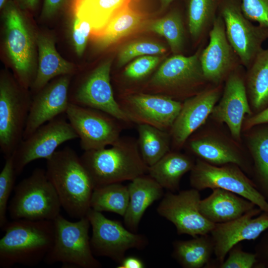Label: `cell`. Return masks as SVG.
I'll use <instances>...</instances> for the list:
<instances>
[{
  "instance_id": "1",
  "label": "cell",
  "mask_w": 268,
  "mask_h": 268,
  "mask_svg": "<svg viewBox=\"0 0 268 268\" xmlns=\"http://www.w3.org/2000/svg\"><path fill=\"white\" fill-rule=\"evenodd\" d=\"M46 172L59 197L62 207L71 217L86 216L94 189L80 157L69 147L56 151L46 159Z\"/></svg>"
},
{
  "instance_id": "2",
  "label": "cell",
  "mask_w": 268,
  "mask_h": 268,
  "mask_svg": "<svg viewBox=\"0 0 268 268\" xmlns=\"http://www.w3.org/2000/svg\"><path fill=\"white\" fill-rule=\"evenodd\" d=\"M0 239V267L16 264L34 266L44 260L55 238L53 220H13L2 229Z\"/></svg>"
},
{
  "instance_id": "3",
  "label": "cell",
  "mask_w": 268,
  "mask_h": 268,
  "mask_svg": "<svg viewBox=\"0 0 268 268\" xmlns=\"http://www.w3.org/2000/svg\"><path fill=\"white\" fill-rule=\"evenodd\" d=\"M110 147L84 151L81 161L94 188L108 184L132 181L148 173L137 140L120 136Z\"/></svg>"
},
{
  "instance_id": "4",
  "label": "cell",
  "mask_w": 268,
  "mask_h": 268,
  "mask_svg": "<svg viewBox=\"0 0 268 268\" xmlns=\"http://www.w3.org/2000/svg\"><path fill=\"white\" fill-rule=\"evenodd\" d=\"M14 191L8 206L11 219L54 220L60 214L61 203L46 170L34 169Z\"/></svg>"
},
{
  "instance_id": "5",
  "label": "cell",
  "mask_w": 268,
  "mask_h": 268,
  "mask_svg": "<svg viewBox=\"0 0 268 268\" xmlns=\"http://www.w3.org/2000/svg\"><path fill=\"white\" fill-rule=\"evenodd\" d=\"M3 10L4 45L17 81L31 87L35 78V41L22 10L9 0Z\"/></svg>"
},
{
  "instance_id": "6",
  "label": "cell",
  "mask_w": 268,
  "mask_h": 268,
  "mask_svg": "<svg viewBox=\"0 0 268 268\" xmlns=\"http://www.w3.org/2000/svg\"><path fill=\"white\" fill-rule=\"evenodd\" d=\"M53 221L55 238L44 259L46 264L61 263L63 266L81 268L101 267L91 249L89 235L91 225L86 216L72 222L59 214Z\"/></svg>"
},
{
  "instance_id": "7",
  "label": "cell",
  "mask_w": 268,
  "mask_h": 268,
  "mask_svg": "<svg viewBox=\"0 0 268 268\" xmlns=\"http://www.w3.org/2000/svg\"><path fill=\"white\" fill-rule=\"evenodd\" d=\"M27 89L6 72L0 78V148L5 158L23 139L32 99Z\"/></svg>"
},
{
  "instance_id": "8",
  "label": "cell",
  "mask_w": 268,
  "mask_h": 268,
  "mask_svg": "<svg viewBox=\"0 0 268 268\" xmlns=\"http://www.w3.org/2000/svg\"><path fill=\"white\" fill-rule=\"evenodd\" d=\"M190 183L192 188L199 191L219 188L231 192L252 201L263 211L268 212V202L252 179L235 164L217 166L198 159L191 171Z\"/></svg>"
},
{
  "instance_id": "9",
  "label": "cell",
  "mask_w": 268,
  "mask_h": 268,
  "mask_svg": "<svg viewBox=\"0 0 268 268\" xmlns=\"http://www.w3.org/2000/svg\"><path fill=\"white\" fill-rule=\"evenodd\" d=\"M218 11L229 42L241 64L249 67L268 39V28L254 25L245 16L240 0H221Z\"/></svg>"
},
{
  "instance_id": "10",
  "label": "cell",
  "mask_w": 268,
  "mask_h": 268,
  "mask_svg": "<svg viewBox=\"0 0 268 268\" xmlns=\"http://www.w3.org/2000/svg\"><path fill=\"white\" fill-rule=\"evenodd\" d=\"M91 228L90 245L94 255L108 257L120 264L131 249H143L146 237L133 232L120 221L110 219L91 208L86 214Z\"/></svg>"
},
{
  "instance_id": "11",
  "label": "cell",
  "mask_w": 268,
  "mask_h": 268,
  "mask_svg": "<svg viewBox=\"0 0 268 268\" xmlns=\"http://www.w3.org/2000/svg\"><path fill=\"white\" fill-rule=\"evenodd\" d=\"M66 114L84 151L112 145L121 136L124 123L106 112L70 103Z\"/></svg>"
},
{
  "instance_id": "12",
  "label": "cell",
  "mask_w": 268,
  "mask_h": 268,
  "mask_svg": "<svg viewBox=\"0 0 268 268\" xmlns=\"http://www.w3.org/2000/svg\"><path fill=\"white\" fill-rule=\"evenodd\" d=\"M117 100L131 123L169 132L183 104L165 95L144 92L127 93Z\"/></svg>"
},
{
  "instance_id": "13",
  "label": "cell",
  "mask_w": 268,
  "mask_h": 268,
  "mask_svg": "<svg viewBox=\"0 0 268 268\" xmlns=\"http://www.w3.org/2000/svg\"><path fill=\"white\" fill-rule=\"evenodd\" d=\"M111 60L101 64L69 91L71 104L96 109L125 124L132 123L114 96L111 84Z\"/></svg>"
},
{
  "instance_id": "14",
  "label": "cell",
  "mask_w": 268,
  "mask_h": 268,
  "mask_svg": "<svg viewBox=\"0 0 268 268\" xmlns=\"http://www.w3.org/2000/svg\"><path fill=\"white\" fill-rule=\"evenodd\" d=\"M77 138L78 135L68 121L63 117L58 116L44 124L23 139L13 154L16 176L32 161L47 159L61 144Z\"/></svg>"
},
{
  "instance_id": "15",
  "label": "cell",
  "mask_w": 268,
  "mask_h": 268,
  "mask_svg": "<svg viewBox=\"0 0 268 268\" xmlns=\"http://www.w3.org/2000/svg\"><path fill=\"white\" fill-rule=\"evenodd\" d=\"M200 191L192 188L178 194L168 191L163 197L156 210L162 217L172 222L178 235L195 237L209 234L215 224L201 213Z\"/></svg>"
},
{
  "instance_id": "16",
  "label": "cell",
  "mask_w": 268,
  "mask_h": 268,
  "mask_svg": "<svg viewBox=\"0 0 268 268\" xmlns=\"http://www.w3.org/2000/svg\"><path fill=\"white\" fill-rule=\"evenodd\" d=\"M268 229V212L258 206L234 220L216 223L210 232L215 259L205 268H217L230 250L245 240H254Z\"/></svg>"
},
{
  "instance_id": "17",
  "label": "cell",
  "mask_w": 268,
  "mask_h": 268,
  "mask_svg": "<svg viewBox=\"0 0 268 268\" xmlns=\"http://www.w3.org/2000/svg\"><path fill=\"white\" fill-rule=\"evenodd\" d=\"M199 51L190 56L175 54L166 59L147 83L152 93L174 99L176 94L189 89L204 79Z\"/></svg>"
},
{
  "instance_id": "18",
  "label": "cell",
  "mask_w": 268,
  "mask_h": 268,
  "mask_svg": "<svg viewBox=\"0 0 268 268\" xmlns=\"http://www.w3.org/2000/svg\"><path fill=\"white\" fill-rule=\"evenodd\" d=\"M71 78V75L56 77L35 93L32 99L23 139L29 136L44 124L66 114L70 104Z\"/></svg>"
},
{
  "instance_id": "19",
  "label": "cell",
  "mask_w": 268,
  "mask_h": 268,
  "mask_svg": "<svg viewBox=\"0 0 268 268\" xmlns=\"http://www.w3.org/2000/svg\"><path fill=\"white\" fill-rule=\"evenodd\" d=\"M209 36V43L201 53L200 60L204 79L217 83L232 72L240 61L228 40L223 20L219 14Z\"/></svg>"
},
{
  "instance_id": "20",
  "label": "cell",
  "mask_w": 268,
  "mask_h": 268,
  "mask_svg": "<svg viewBox=\"0 0 268 268\" xmlns=\"http://www.w3.org/2000/svg\"><path fill=\"white\" fill-rule=\"evenodd\" d=\"M220 97L219 88L201 91L183 103L182 108L169 131L171 140L181 147L189 136L205 122Z\"/></svg>"
},
{
  "instance_id": "21",
  "label": "cell",
  "mask_w": 268,
  "mask_h": 268,
  "mask_svg": "<svg viewBox=\"0 0 268 268\" xmlns=\"http://www.w3.org/2000/svg\"><path fill=\"white\" fill-rule=\"evenodd\" d=\"M248 97L242 77L232 71L228 75L221 100L211 113L217 121L227 125L231 135L237 140L240 138L245 115L252 114Z\"/></svg>"
},
{
  "instance_id": "22",
  "label": "cell",
  "mask_w": 268,
  "mask_h": 268,
  "mask_svg": "<svg viewBox=\"0 0 268 268\" xmlns=\"http://www.w3.org/2000/svg\"><path fill=\"white\" fill-rule=\"evenodd\" d=\"M201 200L199 209L209 221L216 224L238 218L257 206L249 200L231 192L219 189Z\"/></svg>"
},
{
  "instance_id": "23",
  "label": "cell",
  "mask_w": 268,
  "mask_h": 268,
  "mask_svg": "<svg viewBox=\"0 0 268 268\" xmlns=\"http://www.w3.org/2000/svg\"><path fill=\"white\" fill-rule=\"evenodd\" d=\"M36 43L38 62L36 76L31 87L34 93L54 78L71 75L75 70L73 64L64 59L58 52L53 38L45 34H39L36 36Z\"/></svg>"
},
{
  "instance_id": "24",
  "label": "cell",
  "mask_w": 268,
  "mask_h": 268,
  "mask_svg": "<svg viewBox=\"0 0 268 268\" xmlns=\"http://www.w3.org/2000/svg\"><path fill=\"white\" fill-rule=\"evenodd\" d=\"M128 187L130 199L124 222L127 229L136 233L147 208L163 197V188L146 174L131 181Z\"/></svg>"
},
{
  "instance_id": "25",
  "label": "cell",
  "mask_w": 268,
  "mask_h": 268,
  "mask_svg": "<svg viewBox=\"0 0 268 268\" xmlns=\"http://www.w3.org/2000/svg\"><path fill=\"white\" fill-rule=\"evenodd\" d=\"M132 0H72L71 9L73 17L88 22L91 36H99L112 19L130 5Z\"/></svg>"
},
{
  "instance_id": "26",
  "label": "cell",
  "mask_w": 268,
  "mask_h": 268,
  "mask_svg": "<svg viewBox=\"0 0 268 268\" xmlns=\"http://www.w3.org/2000/svg\"><path fill=\"white\" fill-rule=\"evenodd\" d=\"M191 151L200 159L212 165L234 164L243 171L253 172V167L237 150L220 139L211 137L197 138L189 142Z\"/></svg>"
},
{
  "instance_id": "27",
  "label": "cell",
  "mask_w": 268,
  "mask_h": 268,
  "mask_svg": "<svg viewBox=\"0 0 268 268\" xmlns=\"http://www.w3.org/2000/svg\"><path fill=\"white\" fill-rule=\"evenodd\" d=\"M195 163L186 155L169 151L156 163L148 167L147 174L163 189L175 192L179 189L183 176L192 170Z\"/></svg>"
},
{
  "instance_id": "28",
  "label": "cell",
  "mask_w": 268,
  "mask_h": 268,
  "mask_svg": "<svg viewBox=\"0 0 268 268\" xmlns=\"http://www.w3.org/2000/svg\"><path fill=\"white\" fill-rule=\"evenodd\" d=\"M145 15L130 5L118 13L103 32L94 38L96 47L104 50L122 39L140 29L146 25Z\"/></svg>"
},
{
  "instance_id": "29",
  "label": "cell",
  "mask_w": 268,
  "mask_h": 268,
  "mask_svg": "<svg viewBox=\"0 0 268 268\" xmlns=\"http://www.w3.org/2000/svg\"><path fill=\"white\" fill-rule=\"evenodd\" d=\"M214 249L211 236L207 234L174 241L172 255L183 268H205L211 260Z\"/></svg>"
},
{
  "instance_id": "30",
  "label": "cell",
  "mask_w": 268,
  "mask_h": 268,
  "mask_svg": "<svg viewBox=\"0 0 268 268\" xmlns=\"http://www.w3.org/2000/svg\"><path fill=\"white\" fill-rule=\"evenodd\" d=\"M248 68L247 93L258 113L268 106V48L263 49Z\"/></svg>"
},
{
  "instance_id": "31",
  "label": "cell",
  "mask_w": 268,
  "mask_h": 268,
  "mask_svg": "<svg viewBox=\"0 0 268 268\" xmlns=\"http://www.w3.org/2000/svg\"><path fill=\"white\" fill-rule=\"evenodd\" d=\"M265 125L252 134L249 147L253 164L252 181L268 202V124Z\"/></svg>"
},
{
  "instance_id": "32",
  "label": "cell",
  "mask_w": 268,
  "mask_h": 268,
  "mask_svg": "<svg viewBox=\"0 0 268 268\" xmlns=\"http://www.w3.org/2000/svg\"><path fill=\"white\" fill-rule=\"evenodd\" d=\"M137 142L141 157L150 167L170 151L171 135L169 132L146 125H137Z\"/></svg>"
},
{
  "instance_id": "33",
  "label": "cell",
  "mask_w": 268,
  "mask_h": 268,
  "mask_svg": "<svg viewBox=\"0 0 268 268\" xmlns=\"http://www.w3.org/2000/svg\"><path fill=\"white\" fill-rule=\"evenodd\" d=\"M128 186L112 183L94 188L90 201L91 208L99 212L108 211L124 216L129 203Z\"/></svg>"
},
{
  "instance_id": "34",
  "label": "cell",
  "mask_w": 268,
  "mask_h": 268,
  "mask_svg": "<svg viewBox=\"0 0 268 268\" xmlns=\"http://www.w3.org/2000/svg\"><path fill=\"white\" fill-rule=\"evenodd\" d=\"M146 25L147 30L166 39L174 54H178L182 51L185 31L182 15L179 11L172 10L162 18L151 21Z\"/></svg>"
},
{
  "instance_id": "35",
  "label": "cell",
  "mask_w": 268,
  "mask_h": 268,
  "mask_svg": "<svg viewBox=\"0 0 268 268\" xmlns=\"http://www.w3.org/2000/svg\"><path fill=\"white\" fill-rule=\"evenodd\" d=\"M221 0H189L187 16L189 31L198 39L210 26L216 17Z\"/></svg>"
},
{
  "instance_id": "36",
  "label": "cell",
  "mask_w": 268,
  "mask_h": 268,
  "mask_svg": "<svg viewBox=\"0 0 268 268\" xmlns=\"http://www.w3.org/2000/svg\"><path fill=\"white\" fill-rule=\"evenodd\" d=\"M166 48L162 44L149 41H136L122 47L118 55L119 67H123L131 60L143 56L164 54Z\"/></svg>"
},
{
  "instance_id": "37",
  "label": "cell",
  "mask_w": 268,
  "mask_h": 268,
  "mask_svg": "<svg viewBox=\"0 0 268 268\" xmlns=\"http://www.w3.org/2000/svg\"><path fill=\"white\" fill-rule=\"evenodd\" d=\"M16 176L12 154L5 158L4 166L0 173V227L1 229L8 222L6 216L7 203L14 188Z\"/></svg>"
},
{
  "instance_id": "38",
  "label": "cell",
  "mask_w": 268,
  "mask_h": 268,
  "mask_svg": "<svg viewBox=\"0 0 268 268\" xmlns=\"http://www.w3.org/2000/svg\"><path fill=\"white\" fill-rule=\"evenodd\" d=\"M160 60V57L157 55L138 57L125 67L123 76L125 79L129 82L142 81L151 73Z\"/></svg>"
},
{
  "instance_id": "39",
  "label": "cell",
  "mask_w": 268,
  "mask_h": 268,
  "mask_svg": "<svg viewBox=\"0 0 268 268\" xmlns=\"http://www.w3.org/2000/svg\"><path fill=\"white\" fill-rule=\"evenodd\" d=\"M228 254L227 259L217 268H253L257 263L255 253L244 251L240 243L234 246Z\"/></svg>"
},
{
  "instance_id": "40",
  "label": "cell",
  "mask_w": 268,
  "mask_h": 268,
  "mask_svg": "<svg viewBox=\"0 0 268 268\" xmlns=\"http://www.w3.org/2000/svg\"><path fill=\"white\" fill-rule=\"evenodd\" d=\"M243 14L250 21L268 28V0H240Z\"/></svg>"
},
{
  "instance_id": "41",
  "label": "cell",
  "mask_w": 268,
  "mask_h": 268,
  "mask_svg": "<svg viewBox=\"0 0 268 268\" xmlns=\"http://www.w3.org/2000/svg\"><path fill=\"white\" fill-rule=\"evenodd\" d=\"M71 29L72 40L76 54H83L89 37L91 35V27L87 21L74 17Z\"/></svg>"
},
{
  "instance_id": "42",
  "label": "cell",
  "mask_w": 268,
  "mask_h": 268,
  "mask_svg": "<svg viewBox=\"0 0 268 268\" xmlns=\"http://www.w3.org/2000/svg\"><path fill=\"white\" fill-rule=\"evenodd\" d=\"M257 263L255 268H268V229L255 247Z\"/></svg>"
},
{
  "instance_id": "43",
  "label": "cell",
  "mask_w": 268,
  "mask_h": 268,
  "mask_svg": "<svg viewBox=\"0 0 268 268\" xmlns=\"http://www.w3.org/2000/svg\"><path fill=\"white\" fill-rule=\"evenodd\" d=\"M67 0H44L41 12V17L48 19L55 15L62 10Z\"/></svg>"
},
{
  "instance_id": "44",
  "label": "cell",
  "mask_w": 268,
  "mask_h": 268,
  "mask_svg": "<svg viewBox=\"0 0 268 268\" xmlns=\"http://www.w3.org/2000/svg\"><path fill=\"white\" fill-rule=\"evenodd\" d=\"M268 124V106L261 111L248 118L245 124L246 129L255 126Z\"/></svg>"
},
{
  "instance_id": "45",
  "label": "cell",
  "mask_w": 268,
  "mask_h": 268,
  "mask_svg": "<svg viewBox=\"0 0 268 268\" xmlns=\"http://www.w3.org/2000/svg\"><path fill=\"white\" fill-rule=\"evenodd\" d=\"M145 265L139 258L134 256L125 257L119 264L118 268H143Z\"/></svg>"
},
{
  "instance_id": "46",
  "label": "cell",
  "mask_w": 268,
  "mask_h": 268,
  "mask_svg": "<svg viewBox=\"0 0 268 268\" xmlns=\"http://www.w3.org/2000/svg\"><path fill=\"white\" fill-rule=\"evenodd\" d=\"M23 5L29 9H34L38 2L39 0H20Z\"/></svg>"
},
{
  "instance_id": "47",
  "label": "cell",
  "mask_w": 268,
  "mask_h": 268,
  "mask_svg": "<svg viewBox=\"0 0 268 268\" xmlns=\"http://www.w3.org/2000/svg\"><path fill=\"white\" fill-rule=\"evenodd\" d=\"M160 2L161 9L164 10L175 0H159Z\"/></svg>"
},
{
  "instance_id": "48",
  "label": "cell",
  "mask_w": 268,
  "mask_h": 268,
  "mask_svg": "<svg viewBox=\"0 0 268 268\" xmlns=\"http://www.w3.org/2000/svg\"><path fill=\"white\" fill-rule=\"evenodd\" d=\"M9 0H0V8L2 9Z\"/></svg>"
}]
</instances>
